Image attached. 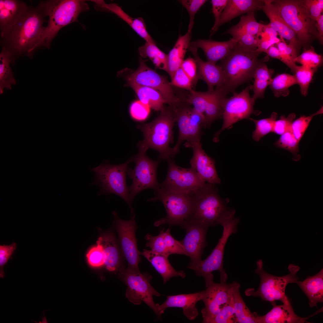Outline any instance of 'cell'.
<instances>
[{
  "label": "cell",
  "instance_id": "cell-1",
  "mask_svg": "<svg viewBox=\"0 0 323 323\" xmlns=\"http://www.w3.org/2000/svg\"><path fill=\"white\" fill-rule=\"evenodd\" d=\"M45 16L40 2L35 7L28 6L14 24L1 31V44L10 54L12 64L23 55L32 57L37 49Z\"/></svg>",
  "mask_w": 323,
  "mask_h": 323
},
{
  "label": "cell",
  "instance_id": "cell-2",
  "mask_svg": "<svg viewBox=\"0 0 323 323\" xmlns=\"http://www.w3.org/2000/svg\"><path fill=\"white\" fill-rule=\"evenodd\" d=\"M260 54L256 51H244L236 45L229 54L221 60L220 66L224 72V80L223 84L216 87L215 89L226 97L228 93L235 92L239 86L250 80L258 65L269 60L267 55L258 59Z\"/></svg>",
  "mask_w": 323,
  "mask_h": 323
},
{
  "label": "cell",
  "instance_id": "cell-3",
  "mask_svg": "<svg viewBox=\"0 0 323 323\" xmlns=\"http://www.w3.org/2000/svg\"><path fill=\"white\" fill-rule=\"evenodd\" d=\"M40 2L49 19L47 26L42 29L37 49L41 46L49 48L61 29L72 22H78L80 14L89 10V5L84 0H49Z\"/></svg>",
  "mask_w": 323,
  "mask_h": 323
},
{
  "label": "cell",
  "instance_id": "cell-4",
  "mask_svg": "<svg viewBox=\"0 0 323 323\" xmlns=\"http://www.w3.org/2000/svg\"><path fill=\"white\" fill-rule=\"evenodd\" d=\"M159 115L152 121L138 125L142 132L144 139L138 144L139 149L147 151L153 149L159 153L158 160L171 158L172 148L170 144L173 141V128L175 122L173 108L169 106L164 108Z\"/></svg>",
  "mask_w": 323,
  "mask_h": 323
},
{
  "label": "cell",
  "instance_id": "cell-5",
  "mask_svg": "<svg viewBox=\"0 0 323 323\" xmlns=\"http://www.w3.org/2000/svg\"><path fill=\"white\" fill-rule=\"evenodd\" d=\"M283 19L295 33L304 50L318 39L316 22L309 16L302 0H272Z\"/></svg>",
  "mask_w": 323,
  "mask_h": 323
},
{
  "label": "cell",
  "instance_id": "cell-6",
  "mask_svg": "<svg viewBox=\"0 0 323 323\" xmlns=\"http://www.w3.org/2000/svg\"><path fill=\"white\" fill-rule=\"evenodd\" d=\"M132 162V157L118 165L111 164L105 161L99 166L90 169L94 174V180L91 184L100 188L98 195L114 194L118 196L129 206L131 216L134 214V210L129 199V188L127 185L126 176L128 165Z\"/></svg>",
  "mask_w": 323,
  "mask_h": 323
},
{
  "label": "cell",
  "instance_id": "cell-7",
  "mask_svg": "<svg viewBox=\"0 0 323 323\" xmlns=\"http://www.w3.org/2000/svg\"><path fill=\"white\" fill-rule=\"evenodd\" d=\"M214 185L206 183L194 192L190 218L199 221L209 227L220 225L232 209L227 207Z\"/></svg>",
  "mask_w": 323,
  "mask_h": 323
},
{
  "label": "cell",
  "instance_id": "cell-8",
  "mask_svg": "<svg viewBox=\"0 0 323 323\" xmlns=\"http://www.w3.org/2000/svg\"><path fill=\"white\" fill-rule=\"evenodd\" d=\"M257 268L255 272L260 278L259 287L256 291L252 288L246 290L245 293L248 296L259 297L262 301H268L271 303L276 301H280L283 303L289 300L285 294V289L289 283H296L299 278L297 273L299 270V266L290 264L288 267L289 274L281 276H276L268 273L263 268V263L261 260L257 261Z\"/></svg>",
  "mask_w": 323,
  "mask_h": 323
},
{
  "label": "cell",
  "instance_id": "cell-9",
  "mask_svg": "<svg viewBox=\"0 0 323 323\" xmlns=\"http://www.w3.org/2000/svg\"><path fill=\"white\" fill-rule=\"evenodd\" d=\"M194 192L189 193L167 192L159 188L154 190V196L147 201H160L166 211V216L156 221L154 226L164 224L181 226L190 218L192 209Z\"/></svg>",
  "mask_w": 323,
  "mask_h": 323
},
{
  "label": "cell",
  "instance_id": "cell-10",
  "mask_svg": "<svg viewBox=\"0 0 323 323\" xmlns=\"http://www.w3.org/2000/svg\"><path fill=\"white\" fill-rule=\"evenodd\" d=\"M186 102L182 101L172 107L179 133L176 144L172 148L171 158L179 153L183 141L189 143L200 140L201 129L206 127L204 115L196 111Z\"/></svg>",
  "mask_w": 323,
  "mask_h": 323
},
{
  "label": "cell",
  "instance_id": "cell-11",
  "mask_svg": "<svg viewBox=\"0 0 323 323\" xmlns=\"http://www.w3.org/2000/svg\"><path fill=\"white\" fill-rule=\"evenodd\" d=\"M146 151L139 149L138 153L132 157V162L135 164L133 169L128 167L127 175L132 180L129 187V199L132 203L137 194L145 189L153 190L159 185L156 171L160 161L151 159L146 155Z\"/></svg>",
  "mask_w": 323,
  "mask_h": 323
},
{
  "label": "cell",
  "instance_id": "cell-12",
  "mask_svg": "<svg viewBox=\"0 0 323 323\" xmlns=\"http://www.w3.org/2000/svg\"><path fill=\"white\" fill-rule=\"evenodd\" d=\"M222 227V234L217 244L210 255L202 260L200 266L194 270L196 276L204 278L206 287L214 282L212 272L215 270L220 272L221 283H226L228 278L223 264L225 248L229 237L236 233L237 229L234 224L230 222L224 224Z\"/></svg>",
  "mask_w": 323,
  "mask_h": 323
},
{
  "label": "cell",
  "instance_id": "cell-13",
  "mask_svg": "<svg viewBox=\"0 0 323 323\" xmlns=\"http://www.w3.org/2000/svg\"><path fill=\"white\" fill-rule=\"evenodd\" d=\"M251 85L247 86L239 93L234 92L230 98H226L223 102V123L221 129L215 134L213 141H219V137L225 129H230L236 122L243 119H248L256 112L253 109L255 100L251 97L249 91Z\"/></svg>",
  "mask_w": 323,
  "mask_h": 323
},
{
  "label": "cell",
  "instance_id": "cell-14",
  "mask_svg": "<svg viewBox=\"0 0 323 323\" xmlns=\"http://www.w3.org/2000/svg\"><path fill=\"white\" fill-rule=\"evenodd\" d=\"M181 227L186 231L185 237L179 242L186 255L190 258L187 267L194 271L202 260V257L207 245L206 236L209 227L199 221L191 219L185 221Z\"/></svg>",
  "mask_w": 323,
  "mask_h": 323
},
{
  "label": "cell",
  "instance_id": "cell-15",
  "mask_svg": "<svg viewBox=\"0 0 323 323\" xmlns=\"http://www.w3.org/2000/svg\"><path fill=\"white\" fill-rule=\"evenodd\" d=\"M166 160L168 163L167 176L158 188L167 192L189 193L195 192L206 183L191 167L179 166L171 158Z\"/></svg>",
  "mask_w": 323,
  "mask_h": 323
},
{
  "label": "cell",
  "instance_id": "cell-16",
  "mask_svg": "<svg viewBox=\"0 0 323 323\" xmlns=\"http://www.w3.org/2000/svg\"><path fill=\"white\" fill-rule=\"evenodd\" d=\"M126 79L127 81L158 91L170 106H175L183 101L175 95L172 86L167 78L149 68L141 57L138 68Z\"/></svg>",
  "mask_w": 323,
  "mask_h": 323
},
{
  "label": "cell",
  "instance_id": "cell-17",
  "mask_svg": "<svg viewBox=\"0 0 323 323\" xmlns=\"http://www.w3.org/2000/svg\"><path fill=\"white\" fill-rule=\"evenodd\" d=\"M124 281L127 286L126 296L128 300L135 305L143 301L151 308L158 318L161 315L154 301L153 296L159 297L161 294L151 285L148 279L140 272H134L127 269L122 273Z\"/></svg>",
  "mask_w": 323,
  "mask_h": 323
},
{
  "label": "cell",
  "instance_id": "cell-18",
  "mask_svg": "<svg viewBox=\"0 0 323 323\" xmlns=\"http://www.w3.org/2000/svg\"><path fill=\"white\" fill-rule=\"evenodd\" d=\"M115 224L118 231L121 250L128 264L127 270L140 272L138 264L140 262L141 252L138 251L135 236L136 229L135 214L127 220L120 219L116 211L112 213Z\"/></svg>",
  "mask_w": 323,
  "mask_h": 323
},
{
  "label": "cell",
  "instance_id": "cell-19",
  "mask_svg": "<svg viewBox=\"0 0 323 323\" xmlns=\"http://www.w3.org/2000/svg\"><path fill=\"white\" fill-rule=\"evenodd\" d=\"M239 284L236 281L227 284L214 282L204 290L202 300L205 306L201 311L202 322L209 321L233 298L234 291Z\"/></svg>",
  "mask_w": 323,
  "mask_h": 323
},
{
  "label": "cell",
  "instance_id": "cell-20",
  "mask_svg": "<svg viewBox=\"0 0 323 323\" xmlns=\"http://www.w3.org/2000/svg\"><path fill=\"white\" fill-rule=\"evenodd\" d=\"M185 146L192 149L193 156L190 160L191 168L203 182L215 185L221 182L217 174L214 160L202 149L200 140L186 142Z\"/></svg>",
  "mask_w": 323,
  "mask_h": 323
},
{
  "label": "cell",
  "instance_id": "cell-21",
  "mask_svg": "<svg viewBox=\"0 0 323 323\" xmlns=\"http://www.w3.org/2000/svg\"><path fill=\"white\" fill-rule=\"evenodd\" d=\"M204 292L203 290L195 293L168 295L164 302L161 304H156V306L161 315L167 308H181L184 314L189 320H194L199 314L196 303L202 300Z\"/></svg>",
  "mask_w": 323,
  "mask_h": 323
},
{
  "label": "cell",
  "instance_id": "cell-22",
  "mask_svg": "<svg viewBox=\"0 0 323 323\" xmlns=\"http://www.w3.org/2000/svg\"><path fill=\"white\" fill-rule=\"evenodd\" d=\"M261 10L270 20L268 24L280 35L287 40L299 53L301 46L295 32L285 22L272 0H264Z\"/></svg>",
  "mask_w": 323,
  "mask_h": 323
},
{
  "label": "cell",
  "instance_id": "cell-23",
  "mask_svg": "<svg viewBox=\"0 0 323 323\" xmlns=\"http://www.w3.org/2000/svg\"><path fill=\"white\" fill-rule=\"evenodd\" d=\"M237 39L232 38L223 42L211 39H198L191 42L190 46L203 51L207 61L216 64L220 60L226 57L236 45Z\"/></svg>",
  "mask_w": 323,
  "mask_h": 323
},
{
  "label": "cell",
  "instance_id": "cell-24",
  "mask_svg": "<svg viewBox=\"0 0 323 323\" xmlns=\"http://www.w3.org/2000/svg\"><path fill=\"white\" fill-rule=\"evenodd\" d=\"M188 49L196 61L199 77L206 83L208 91H213L214 87L221 85L223 83L225 75L220 65L203 60L199 56L197 48L189 46Z\"/></svg>",
  "mask_w": 323,
  "mask_h": 323
},
{
  "label": "cell",
  "instance_id": "cell-25",
  "mask_svg": "<svg viewBox=\"0 0 323 323\" xmlns=\"http://www.w3.org/2000/svg\"><path fill=\"white\" fill-rule=\"evenodd\" d=\"M272 309L265 315L257 316L258 323H309L306 320L310 317L302 318L294 311L290 301L277 305L275 302L271 303Z\"/></svg>",
  "mask_w": 323,
  "mask_h": 323
},
{
  "label": "cell",
  "instance_id": "cell-26",
  "mask_svg": "<svg viewBox=\"0 0 323 323\" xmlns=\"http://www.w3.org/2000/svg\"><path fill=\"white\" fill-rule=\"evenodd\" d=\"M264 1L261 0H228L216 27L215 32L223 24L245 13L261 10Z\"/></svg>",
  "mask_w": 323,
  "mask_h": 323
},
{
  "label": "cell",
  "instance_id": "cell-27",
  "mask_svg": "<svg viewBox=\"0 0 323 323\" xmlns=\"http://www.w3.org/2000/svg\"><path fill=\"white\" fill-rule=\"evenodd\" d=\"M97 7L114 13L127 23L146 42H155L147 31L143 19L141 18H133L125 13L118 4H106L103 1H95Z\"/></svg>",
  "mask_w": 323,
  "mask_h": 323
},
{
  "label": "cell",
  "instance_id": "cell-28",
  "mask_svg": "<svg viewBox=\"0 0 323 323\" xmlns=\"http://www.w3.org/2000/svg\"><path fill=\"white\" fill-rule=\"evenodd\" d=\"M141 255L145 257L162 277L164 284L171 278L180 277L185 278L186 273L183 270L177 271L170 263L168 257L152 250H144Z\"/></svg>",
  "mask_w": 323,
  "mask_h": 323
},
{
  "label": "cell",
  "instance_id": "cell-29",
  "mask_svg": "<svg viewBox=\"0 0 323 323\" xmlns=\"http://www.w3.org/2000/svg\"><path fill=\"white\" fill-rule=\"evenodd\" d=\"M28 6L19 0H0V29L2 31L14 24Z\"/></svg>",
  "mask_w": 323,
  "mask_h": 323
},
{
  "label": "cell",
  "instance_id": "cell-30",
  "mask_svg": "<svg viewBox=\"0 0 323 323\" xmlns=\"http://www.w3.org/2000/svg\"><path fill=\"white\" fill-rule=\"evenodd\" d=\"M296 284L307 297L310 307H317L318 303L323 302V269L315 275L308 276L303 281H298Z\"/></svg>",
  "mask_w": 323,
  "mask_h": 323
},
{
  "label": "cell",
  "instance_id": "cell-31",
  "mask_svg": "<svg viewBox=\"0 0 323 323\" xmlns=\"http://www.w3.org/2000/svg\"><path fill=\"white\" fill-rule=\"evenodd\" d=\"M191 38V32L187 31L179 37L174 45L167 54V72L171 78L181 66L188 49Z\"/></svg>",
  "mask_w": 323,
  "mask_h": 323
},
{
  "label": "cell",
  "instance_id": "cell-32",
  "mask_svg": "<svg viewBox=\"0 0 323 323\" xmlns=\"http://www.w3.org/2000/svg\"><path fill=\"white\" fill-rule=\"evenodd\" d=\"M127 85L130 86L135 92L139 100L157 111H162L166 101L161 94L153 88L141 86L134 82L127 81Z\"/></svg>",
  "mask_w": 323,
  "mask_h": 323
},
{
  "label": "cell",
  "instance_id": "cell-33",
  "mask_svg": "<svg viewBox=\"0 0 323 323\" xmlns=\"http://www.w3.org/2000/svg\"><path fill=\"white\" fill-rule=\"evenodd\" d=\"M254 11L242 16L239 22L229 29L224 34L231 35L236 38L243 34H248L258 36L262 31L264 24L258 22L255 17Z\"/></svg>",
  "mask_w": 323,
  "mask_h": 323
},
{
  "label": "cell",
  "instance_id": "cell-34",
  "mask_svg": "<svg viewBox=\"0 0 323 323\" xmlns=\"http://www.w3.org/2000/svg\"><path fill=\"white\" fill-rule=\"evenodd\" d=\"M97 243L103 247L105 257L104 265L107 269L110 271L115 270L119 266L120 257L114 236L111 233L106 234L98 238Z\"/></svg>",
  "mask_w": 323,
  "mask_h": 323
},
{
  "label": "cell",
  "instance_id": "cell-35",
  "mask_svg": "<svg viewBox=\"0 0 323 323\" xmlns=\"http://www.w3.org/2000/svg\"><path fill=\"white\" fill-rule=\"evenodd\" d=\"M138 51L141 58L148 57L156 68L167 72V54L162 51L155 42H146L144 45L139 47Z\"/></svg>",
  "mask_w": 323,
  "mask_h": 323
},
{
  "label": "cell",
  "instance_id": "cell-36",
  "mask_svg": "<svg viewBox=\"0 0 323 323\" xmlns=\"http://www.w3.org/2000/svg\"><path fill=\"white\" fill-rule=\"evenodd\" d=\"M12 64L11 55L9 51L2 47L0 54V92L3 93L5 89L10 90L11 86L16 83L13 73L10 67Z\"/></svg>",
  "mask_w": 323,
  "mask_h": 323
},
{
  "label": "cell",
  "instance_id": "cell-37",
  "mask_svg": "<svg viewBox=\"0 0 323 323\" xmlns=\"http://www.w3.org/2000/svg\"><path fill=\"white\" fill-rule=\"evenodd\" d=\"M226 98L215 89L212 92L204 113L206 127L216 120L223 118V102Z\"/></svg>",
  "mask_w": 323,
  "mask_h": 323
},
{
  "label": "cell",
  "instance_id": "cell-38",
  "mask_svg": "<svg viewBox=\"0 0 323 323\" xmlns=\"http://www.w3.org/2000/svg\"><path fill=\"white\" fill-rule=\"evenodd\" d=\"M239 284L235 289L233 295L234 306L237 322L239 323H257L258 314L252 313L246 306L240 292Z\"/></svg>",
  "mask_w": 323,
  "mask_h": 323
},
{
  "label": "cell",
  "instance_id": "cell-39",
  "mask_svg": "<svg viewBox=\"0 0 323 323\" xmlns=\"http://www.w3.org/2000/svg\"><path fill=\"white\" fill-rule=\"evenodd\" d=\"M296 84L297 82L294 75L283 73L272 78L269 86L274 95L278 97L288 96L290 93L289 88Z\"/></svg>",
  "mask_w": 323,
  "mask_h": 323
},
{
  "label": "cell",
  "instance_id": "cell-40",
  "mask_svg": "<svg viewBox=\"0 0 323 323\" xmlns=\"http://www.w3.org/2000/svg\"><path fill=\"white\" fill-rule=\"evenodd\" d=\"M298 141L295 137L292 127L281 135L279 138L274 143L276 147L283 149L290 152L293 155V159L298 161L301 159L299 154Z\"/></svg>",
  "mask_w": 323,
  "mask_h": 323
},
{
  "label": "cell",
  "instance_id": "cell-41",
  "mask_svg": "<svg viewBox=\"0 0 323 323\" xmlns=\"http://www.w3.org/2000/svg\"><path fill=\"white\" fill-rule=\"evenodd\" d=\"M278 116L277 113L273 112L268 118L255 120L251 118L249 119L255 124V130L252 132V138L256 141H259L263 137L272 132L274 123Z\"/></svg>",
  "mask_w": 323,
  "mask_h": 323
},
{
  "label": "cell",
  "instance_id": "cell-42",
  "mask_svg": "<svg viewBox=\"0 0 323 323\" xmlns=\"http://www.w3.org/2000/svg\"><path fill=\"white\" fill-rule=\"evenodd\" d=\"M316 70L303 65H297L293 74L303 96L307 95L310 84Z\"/></svg>",
  "mask_w": 323,
  "mask_h": 323
},
{
  "label": "cell",
  "instance_id": "cell-43",
  "mask_svg": "<svg viewBox=\"0 0 323 323\" xmlns=\"http://www.w3.org/2000/svg\"><path fill=\"white\" fill-rule=\"evenodd\" d=\"M294 61L295 63H298L302 65L317 70L322 65L323 59L322 56L316 53L313 47L311 46L304 50Z\"/></svg>",
  "mask_w": 323,
  "mask_h": 323
},
{
  "label": "cell",
  "instance_id": "cell-44",
  "mask_svg": "<svg viewBox=\"0 0 323 323\" xmlns=\"http://www.w3.org/2000/svg\"><path fill=\"white\" fill-rule=\"evenodd\" d=\"M280 54L279 60L285 64L293 73L297 65L295 60L299 53L291 44L281 41L276 44Z\"/></svg>",
  "mask_w": 323,
  "mask_h": 323
},
{
  "label": "cell",
  "instance_id": "cell-45",
  "mask_svg": "<svg viewBox=\"0 0 323 323\" xmlns=\"http://www.w3.org/2000/svg\"><path fill=\"white\" fill-rule=\"evenodd\" d=\"M213 91L208 90L202 92L193 90L190 92V94L186 99V102L192 105L193 107L196 111L204 115Z\"/></svg>",
  "mask_w": 323,
  "mask_h": 323
},
{
  "label": "cell",
  "instance_id": "cell-46",
  "mask_svg": "<svg viewBox=\"0 0 323 323\" xmlns=\"http://www.w3.org/2000/svg\"><path fill=\"white\" fill-rule=\"evenodd\" d=\"M323 113V107L315 113L308 116H301L293 121L292 125V132L299 142L304 134L313 117Z\"/></svg>",
  "mask_w": 323,
  "mask_h": 323
},
{
  "label": "cell",
  "instance_id": "cell-47",
  "mask_svg": "<svg viewBox=\"0 0 323 323\" xmlns=\"http://www.w3.org/2000/svg\"><path fill=\"white\" fill-rule=\"evenodd\" d=\"M164 231L163 229L158 235L156 236L147 234L145 236L147 241L146 246L156 252L168 257L170 255L167 248L163 235Z\"/></svg>",
  "mask_w": 323,
  "mask_h": 323
},
{
  "label": "cell",
  "instance_id": "cell-48",
  "mask_svg": "<svg viewBox=\"0 0 323 323\" xmlns=\"http://www.w3.org/2000/svg\"><path fill=\"white\" fill-rule=\"evenodd\" d=\"M237 323L234 308L233 297L208 323Z\"/></svg>",
  "mask_w": 323,
  "mask_h": 323
},
{
  "label": "cell",
  "instance_id": "cell-49",
  "mask_svg": "<svg viewBox=\"0 0 323 323\" xmlns=\"http://www.w3.org/2000/svg\"><path fill=\"white\" fill-rule=\"evenodd\" d=\"M88 261L92 266L97 267L104 265L105 255L102 246L97 244L91 248L86 255Z\"/></svg>",
  "mask_w": 323,
  "mask_h": 323
},
{
  "label": "cell",
  "instance_id": "cell-50",
  "mask_svg": "<svg viewBox=\"0 0 323 323\" xmlns=\"http://www.w3.org/2000/svg\"><path fill=\"white\" fill-rule=\"evenodd\" d=\"M207 1L206 0H180L179 1L187 10L189 17L188 31L192 32L195 14Z\"/></svg>",
  "mask_w": 323,
  "mask_h": 323
},
{
  "label": "cell",
  "instance_id": "cell-51",
  "mask_svg": "<svg viewBox=\"0 0 323 323\" xmlns=\"http://www.w3.org/2000/svg\"><path fill=\"white\" fill-rule=\"evenodd\" d=\"M234 38L238 39L236 45L247 51H254L258 48L260 39L259 37L248 34L241 35Z\"/></svg>",
  "mask_w": 323,
  "mask_h": 323
},
{
  "label": "cell",
  "instance_id": "cell-52",
  "mask_svg": "<svg viewBox=\"0 0 323 323\" xmlns=\"http://www.w3.org/2000/svg\"><path fill=\"white\" fill-rule=\"evenodd\" d=\"M171 85L189 91H192V81L180 67L171 78Z\"/></svg>",
  "mask_w": 323,
  "mask_h": 323
},
{
  "label": "cell",
  "instance_id": "cell-53",
  "mask_svg": "<svg viewBox=\"0 0 323 323\" xmlns=\"http://www.w3.org/2000/svg\"><path fill=\"white\" fill-rule=\"evenodd\" d=\"M129 111L132 117L138 121L147 118L150 112V107L140 100L134 101L130 105Z\"/></svg>",
  "mask_w": 323,
  "mask_h": 323
},
{
  "label": "cell",
  "instance_id": "cell-54",
  "mask_svg": "<svg viewBox=\"0 0 323 323\" xmlns=\"http://www.w3.org/2000/svg\"><path fill=\"white\" fill-rule=\"evenodd\" d=\"M295 117L294 113L290 114L287 117L281 115L279 119L275 121L272 132L278 135L283 134L291 127Z\"/></svg>",
  "mask_w": 323,
  "mask_h": 323
},
{
  "label": "cell",
  "instance_id": "cell-55",
  "mask_svg": "<svg viewBox=\"0 0 323 323\" xmlns=\"http://www.w3.org/2000/svg\"><path fill=\"white\" fill-rule=\"evenodd\" d=\"M303 4L311 19L316 22L323 10V0H302Z\"/></svg>",
  "mask_w": 323,
  "mask_h": 323
},
{
  "label": "cell",
  "instance_id": "cell-56",
  "mask_svg": "<svg viewBox=\"0 0 323 323\" xmlns=\"http://www.w3.org/2000/svg\"><path fill=\"white\" fill-rule=\"evenodd\" d=\"M170 227L163 231V235L167 248L170 255L173 254L186 255L184 250L180 243L171 235Z\"/></svg>",
  "mask_w": 323,
  "mask_h": 323
},
{
  "label": "cell",
  "instance_id": "cell-57",
  "mask_svg": "<svg viewBox=\"0 0 323 323\" xmlns=\"http://www.w3.org/2000/svg\"><path fill=\"white\" fill-rule=\"evenodd\" d=\"M17 244L13 242L9 245L0 246V277L3 278L5 276L4 267L16 249Z\"/></svg>",
  "mask_w": 323,
  "mask_h": 323
},
{
  "label": "cell",
  "instance_id": "cell-58",
  "mask_svg": "<svg viewBox=\"0 0 323 323\" xmlns=\"http://www.w3.org/2000/svg\"><path fill=\"white\" fill-rule=\"evenodd\" d=\"M254 79L253 84L251 85V89L254 93L252 97L255 101L258 98H263L265 91L272 80L260 77H255Z\"/></svg>",
  "mask_w": 323,
  "mask_h": 323
},
{
  "label": "cell",
  "instance_id": "cell-59",
  "mask_svg": "<svg viewBox=\"0 0 323 323\" xmlns=\"http://www.w3.org/2000/svg\"><path fill=\"white\" fill-rule=\"evenodd\" d=\"M228 1V0H212L211 1L212 12L215 18L214 23L211 31V36L216 32V27Z\"/></svg>",
  "mask_w": 323,
  "mask_h": 323
},
{
  "label": "cell",
  "instance_id": "cell-60",
  "mask_svg": "<svg viewBox=\"0 0 323 323\" xmlns=\"http://www.w3.org/2000/svg\"><path fill=\"white\" fill-rule=\"evenodd\" d=\"M180 67L192 82L196 80L197 68L194 58L189 57L184 60Z\"/></svg>",
  "mask_w": 323,
  "mask_h": 323
},
{
  "label": "cell",
  "instance_id": "cell-61",
  "mask_svg": "<svg viewBox=\"0 0 323 323\" xmlns=\"http://www.w3.org/2000/svg\"><path fill=\"white\" fill-rule=\"evenodd\" d=\"M280 40L277 37L272 38L266 41L260 40L258 47L256 51L260 54L262 52L266 53L269 48L272 45L277 44Z\"/></svg>",
  "mask_w": 323,
  "mask_h": 323
},
{
  "label": "cell",
  "instance_id": "cell-62",
  "mask_svg": "<svg viewBox=\"0 0 323 323\" xmlns=\"http://www.w3.org/2000/svg\"><path fill=\"white\" fill-rule=\"evenodd\" d=\"M316 26L318 34V39L320 44H323V15L322 14L316 21Z\"/></svg>",
  "mask_w": 323,
  "mask_h": 323
},
{
  "label": "cell",
  "instance_id": "cell-63",
  "mask_svg": "<svg viewBox=\"0 0 323 323\" xmlns=\"http://www.w3.org/2000/svg\"><path fill=\"white\" fill-rule=\"evenodd\" d=\"M266 53L267 56L273 58L278 60L280 58V52L277 47L275 46L274 45H272L266 51Z\"/></svg>",
  "mask_w": 323,
  "mask_h": 323
},
{
  "label": "cell",
  "instance_id": "cell-64",
  "mask_svg": "<svg viewBox=\"0 0 323 323\" xmlns=\"http://www.w3.org/2000/svg\"><path fill=\"white\" fill-rule=\"evenodd\" d=\"M263 30L267 33L271 38L277 37L278 34L268 24L263 25Z\"/></svg>",
  "mask_w": 323,
  "mask_h": 323
}]
</instances>
